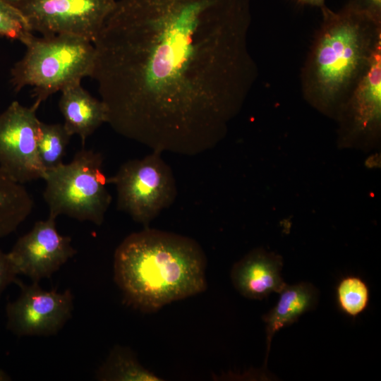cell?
Wrapping results in <instances>:
<instances>
[{
  "instance_id": "e0dca14e",
  "label": "cell",
  "mask_w": 381,
  "mask_h": 381,
  "mask_svg": "<svg viewBox=\"0 0 381 381\" xmlns=\"http://www.w3.org/2000/svg\"><path fill=\"white\" fill-rule=\"evenodd\" d=\"M71 137L63 124H48L40 121L37 150L46 171L63 163Z\"/></svg>"
},
{
  "instance_id": "6da1fadb",
  "label": "cell",
  "mask_w": 381,
  "mask_h": 381,
  "mask_svg": "<svg viewBox=\"0 0 381 381\" xmlns=\"http://www.w3.org/2000/svg\"><path fill=\"white\" fill-rule=\"evenodd\" d=\"M250 0H119L93 42L107 123L194 156L226 136L257 78Z\"/></svg>"
},
{
  "instance_id": "7c38bea8",
  "label": "cell",
  "mask_w": 381,
  "mask_h": 381,
  "mask_svg": "<svg viewBox=\"0 0 381 381\" xmlns=\"http://www.w3.org/2000/svg\"><path fill=\"white\" fill-rule=\"evenodd\" d=\"M283 258L262 248L252 250L236 262L231 271L235 289L243 296L262 300L286 285L281 276Z\"/></svg>"
},
{
  "instance_id": "ffe728a7",
  "label": "cell",
  "mask_w": 381,
  "mask_h": 381,
  "mask_svg": "<svg viewBox=\"0 0 381 381\" xmlns=\"http://www.w3.org/2000/svg\"><path fill=\"white\" fill-rule=\"evenodd\" d=\"M17 275L8 253L0 250V297L8 285L17 282Z\"/></svg>"
},
{
  "instance_id": "277c9868",
  "label": "cell",
  "mask_w": 381,
  "mask_h": 381,
  "mask_svg": "<svg viewBox=\"0 0 381 381\" xmlns=\"http://www.w3.org/2000/svg\"><path fill=\"white\" fill-rule=\"evenodd\" d=\"M25 45V54L11 68L10 81L16 92L32 86L37 107L52 94L92 75L95 50L88 40L64 34L33 35Z\"/></svg>"
},
{
  "instance_id": "8fae6325",
  "label": "cell",
  "mask_w": 381,
  "mask_h": 381,
  "mask_svg": "<svg viewBox=\"0 0 381 381\" xmlns=\"http://www.w3.org/2000/svg\"><path fill=\"white\" fill-rule=\"evenodd\" d=\"M76 253L71 238L60 234L56 219L49 216L45 220L35 222L8 253L18 274L39 282L51 277Z\"/></svg>"
},
{
  "instance_id": "9a60e30c",
  "label": "cell",
  "mask_w": 381,
  "mask_h": 381,
  "mask_svg": "<svg viewBox=\"0 0 381 381\" xmlns=\"http://www.w3.org/2000/svg\"><path fill=\"white\" fill-rule=\"evenodd\" d=\"M34 201L23 184L0 170V238L14 232L31 214Z\"/></svg>"
},
{
  "instance_id": "8992f818",
  "label": "cell",
  "mask_w": 381,
  "mask_h": 381,
  "mask_svg": "<svg viewBox=\"0 0 381 381\" xmlns=\"http://www.w3.org/2000/svg\"><path fill=\"white\" fill-rule=\"evenodd\" d=\"M162 153L152 151L142 159L128 160L107 180L116 187L117 210L145 227L171 206L177 195L173 171Z\"/></svg>"
},
{
  "instance_id": "52a82bcc",
  "label": "cell",
  "mask_w": 381,
  "mask_h": 381,
  "mask_svg": "<svg viewBox=\"0 0 381 381\" xmlns=\"http://www.w3.org/2000/svg\"><path fill=\"white\" fill-rule=\"evenodd\" d=\"M337 142L341 149L368 152L381 141V46L339 111Z\"/></svg>"
},
{
  "instance_id": "603a6c76",
  "label": "cell",
  "mask_w": 381,
  "mask_h": 381,
  "mask_svg": "<svg viewBox=\"0 0 381 381\" xmlns=\"http://www.w3.org/2000/svg\"><path fill=\"white\" fill-rule=\"evenodd\" d=\"M6 1H8V3H11L13 5L16 4H18L24 0H5Z\"/></svg>"
},
{
  "instance_id": "44dd1931",
  "label": "cell",
  "mask_w": 381,
  "mask_h": 381,
  "mask_svg": "<svg viewBox=\"0 0 381 381\" xmlns=\"http://www.w3.org/2000/svg\"><path fill=\"white\" fill-rule=\"evenodd\" d=\"M346 6L381 23V0H348Z\"/></svg>"
},
{
  "instance_id": "7a4b0ae2",
  "label": "cell",
  "mask_w": 381,
  "mask_h": 381,
  "mask_svg": "<svg viewBox=\"0 0 381 381\" xmlns=\"http://www.w3.org/2000/svg\"><path fill=\"white\" fill-rule=\"evenodd\" d=\"M206 265L194 239L147 226L126 236L116 249L114 281L127 305L152 313L204 291Z\"/></svg>"
},
{
  "instance_id": "30bf717a",
  "label": "cell",
  "mask_w": 381,
  "mask_h": 381,
  "mask_svg": "<svg viewBox=\"0 0 381 381\" xmlns=\"http://www.w3.org/2000/svg\"><path fill=\"white\" fill-rule=\"evenodd\" d=\"M19 296L6 307V328L18 337L56 334L71 318L73 296L70 289H43L39 282L28 285L17 280Z\"/></svg>"
},
{
  "instance_id": "2e32d148",
  "label": "cell",
  "mask_w": 381,
  "mask_h": 381,
  "mask_svg": "<svg viewBox=\"0 0 381 381\" xmlns=\"http://www.w3.org/2000/svg\"><path fill=\"white\" fill-rule=\"evenodd\" d=\"M95 377L102 381L163 380L143 366L130 348L120 345L113 347Z\"/></svg>"
},
{
  "instance_id": "5bb4252c",
  "label": "cell",
  "mask_w": 381,
  "mask_h": 381,
  "mask_svg": "<svg viewBox=\"0 0 381 381\" xmlns=\"http://www.w3.org/2000/svg\"><path fill=\"white\" fill-rule=\"evenodd\" d=\"M279 294L275 306L262 316L266 332L265 365L274 334L296 322L306 312L313 310L319 297L318 289L312 284L305 282L293 285L286 284Z\"/></svg>"
},
{
  "instance_id": "d6986e66",
  "label": "cell",
  "mask_w": 381,
  "mask_h": 381,
  "mask_svg": "<svg viewBox=\"0 0 381 381\" xmlns=\"http://www.w3.org/2000/svg\"><path fill=\"white\" fill-rule=\"evenodd\" d=\"M33 35L22 12L12 4L0 0V37L25 44Z\"/></svg>"
},
{
  "instance_id": "9c48e42d",
  "label": "cell",
  "mask_w": 381,
  "mask_h": 381,
  "mask_svg": "<svg viewBox=\"0 0 381 381\" xmlns=\"http://www.w3.org/2000/svg\"><path fill=\"white\" fill-rule=\"evenodd\" d=\"M37 109L13 101L0 114V170L23 185L46 174L37 150Z\"/></svg>"
},
{
  "instance_id": "3957f363",
  "label": "cell",
  "mask_w": 381,
  "mask_h": 381,
  "mask_svg": "<svg viewBox=\"0 0 381 381\" xmlns=\"http://www.w3.org/2000/svg\"><path fill=\"white\" fill-rule=\"evenodd\" d=\"M322 19L301 73L305 101L335 120L381 46V23L344 6L321 8Z\"/></svg>"
},
{
  "instance_id": "ac0fdd59",
  "label": "cell",
  "mask_w": 381,
  "mask_h": 381,
  "mask_svg": "<svg viewBox=\"0 0 381 381\" xmlns=\"http://www.w3.org/2000/svg\"><path fill=\"white\" fill-rule=\"evenodd\" d=\"M336 298L339 310L345 315L356 318L368 307L370 291L359 277H343L336 287Z\"/></svg>"
},
{
  "instance_id": "7402d4cb",
  "label": "cell",
  "mask_w": 381,
  "mask_h": 381,
  "mask_svg": "<svg viewBox=\"0 0 381 381\" xmlns=\"http://www.w3.org/2000/svg\"><path fill=\"white\" fill-rule=\"evenodd\" d=\"M296 1L301 4L316 6L320 8L325 6V0H296Z\"/></svg>"
},
{
  "instance_id": "5b68a950",
  "label": "cell",
  "mask_w": 381,
  "mask_h": 381,
  "mask_svg": "<svg viewBox=\"0 0 381 381\" xmlns=\"http://www.w3.org/2000/svg\"><path fill=\"white\" fill-rule=\"evenodd\" d=\"M102 153L83 147L72 160L47 170L43 198L49 216L60 215L100 226L112 197L102 171Z\"/></svg>"
},
{
  "instance_id": "ba28073f",
  "label": "cell",
  "mask_w": 381,
  "mask_h": 381,
  "mask_svg": "<svg viewBox=\"0 0 381 381\" xmlns=\"http://www.w3.org/2000/svg\"><path fill=\"white\" fill-rule=\"evenodd\" d=\"M116 3L115 0H24L14 6L24 15L32 32L43 37L71 35L93 43Z\"/></svg>"
},
{
  "instance_id": "cb8c5ba5",
  "label": "cell",
  "mask_w": 381,
  "mask_h": 381,
  "mask_svg": "<svg viewBox=\"0 0 381 381\" xmlns=\"http://www.w3.org/2000/svg\"><path fill=\"white\" fill-rule=\"evenodd\" d=\"M8 377V376L5 373H4L3 371H0V378H1V380H4V378L7 379Z\"/></svg>"
},
{
  "instance_id": "4fadbf2b",
  "label": "cell",
  "mask_w": 381,
  "mask_h": 381,
  "mask_svg": "<svg viewBox=\"0 0 381 381\" xmlns=\"http://www.w3.org/2000/svg\"><path fill=\"white\" fill-rule=\"evenodd\" d=\"M59 108L68 133L80 137L83 147L87 138L104 123H107V109L102 99L92 97L80 85H69L61 91Z\"/></svg>"
}]
</instances>
